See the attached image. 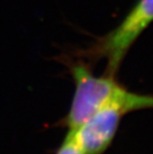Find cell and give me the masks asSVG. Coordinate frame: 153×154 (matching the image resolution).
<instances>
[{"label": "cell", "instance_id": "1", "mask_svg": "<svg viewBox=\"0 0 153 154\" xmlns=\"http://www.w3.org/2000/svg\"><path fill=\"white\" fill-rule=\"evenodd\" d=\"M75 91L63 125L73 130L94 112L107 106H118L126 113L153 109V96L129 91L116 83L112 76L96 77L83 65L72 69Z\"/></svg>", "mask_w": 153, "mask_h": 154}, {"label": "cell", "instance_id": "2", "mask_svg": "<svg viewBox=\"0 0 153 154\" xmlns=\"http://www.w3.org/2000/svg\"><path fill=\"white\" fill-rule=\"evenodd\" d=\"M152 22L153 0H138L118 27L106 36L99 53L106 59L109 76L118 71L131 45Z\"/></svg>", "mask_w": 153, "mask_h": 154}, {"label": "cell", "instance_id": "3", "mask_svg": "<svg viewBox=\"0 0 153 154\" xmlns=\"http://www.w3.org/2000/svg\"><path fill=\"white\" fill-rule=\"evenodd\" d=\"M125 114L121 107L107 106L69 131L84 154H103L112 145Z\"/></svg>", "mask_w": 153, "mask_h": 154}, {"label": "cell", "instance_id": "4", "mask_svg": "<svg viewBox=\"0 0 153 154\" xmlns=\"http://www.w3.org/2000/svg\"><path fill=\"white\" fill-rule=\"evenodd\" d=\"M56 154H84L78 144L75 141L73 135L70 131H68L64 140L58 147Z\"/></svg>", "mask_w": 153, "mask_h": 154}]
</instances>
